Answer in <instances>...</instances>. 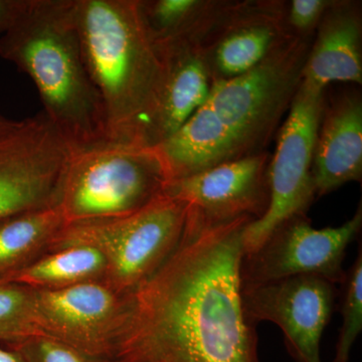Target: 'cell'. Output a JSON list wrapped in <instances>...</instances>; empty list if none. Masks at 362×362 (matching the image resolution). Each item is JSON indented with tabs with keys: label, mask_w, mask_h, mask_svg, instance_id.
Returning <instances> with one entry per match:
<instances>
[{
	"label": "cell",
	"mask_w": 362,
	"mask_h": 362,
	"mask_svg": "<svg viewBox=\"0 0 362 362\" xmlns=\"http://www.w3.org/2000/svg\"><path fill=\"white\" fill-rule=\"evenodd\" d=\"M342 286V325L333 362H349L352 345L362 330V252L359 247L356 261L345 271Z\"/></svg>",
	"instance_id": "ffe728a7"
},
{
	"label": "cell",
	"mask_w": 362,
	"mask_h": 362,
	"mask_svg": "<svg viewBox=\"0 0 362 362\" xmlns=\"http://www.w3.org/2000/svg\"><path fill=\"white\" fill-rule=\"evenodd\" d=\"M0 57L30 76L71 153L109 143L103 102L86 65L76 0H26Z\"/></svg>",
	"instance_id": "3957f363"
},
{
	"label": "cell",
	"mask_w": 362,
	"mask_h": 362,
	"mask_svg": "<svg viewBox=\"0 0 362 362\" xmlns=\"http://www.w3.org/2000/svg\"><path fill=\"white\" fill-rule=\"evenodd\" d=\"M361 175V101L346 97L331 109L317 135L312 162L316 194H329Z\"/></svg>",
	"instance_id": "5bb4252c"
},
{
	"label": "cell",
	"mask_w": 362,
	"mask_h": 362,
	"mask_svg": "<svg viewBox=\"0 0 362 362\" xmlns=\"http://www.w3.org/2000/svg\"><path fill=\"white\" fill-rule=\"evenodd\" d=\"M275 33L269 26L255 25L233 33L218 45L216 64L226 78L252 70L270 54Z\"/></svg>",
	"instance_id": "ac0fdd59"
},
{
	"label": "cell",
	"mask_w": 362,
	"mask_h": 362,
	"mask_svg": "<svg viewBox=\"0 0 362 362\" xmlns=\"http://www.w3.org/2000/svg\"><path fill=\"white\" fill-rule=\"evenodd\" d=\"M26 0H0V40L18 18Z\"/></svg>",
	"instance_id": "603a6c76"
},
{
	"label": "cell",
	"mask_w": 362,
	"mask_h": 362,
	"mask_svg": "<svg viewBox=\"0 0 362 362\" xmlns=\"http://www.w3.org/2000/svg\"><path fill=\"white\" fill-rule=\"evenodd\" d=\"M329 2L325 0H294L290 7V21L300 30L315 25Z\"/></svg>",
	"instance_id": "7402d4cb"
},
{
	"label": "cell",
	"mask_w": 362,
	"mask_h": 362,
	"mask_svg": "<svg viewBox=\"0 0 362 362\" xmlns=\"http://www.w3.org/2000/svg\"><path fill=\"white\" fill-rule=\"evenodd\" d=\"M86 65L103 102L109 143L147 147L165 65L138 0H76Z\"/></svg>",
	"instance_id": "277c9868"
},
{
	"label": "cell",
	"mask_w": 362,
	"mask_h": 362,
	"mask_svg": "<svg viewBox=\"0 0 362 362\" xmlns=\"http://www.w3.org/2000/svg\"><path fill=\"white\" fill-rule=\"evenodd\" d=\"M44 335L35 292L16 283L0 284V341L14 343Z\"/></svg>",
	"instance_id": "d6986e66"
},
{
	"label": "cell",
	"mask_w": 362,
	"mask_h": 362,
	"mask_svg": "<svg viewBox=\"0 0 362 362\" xmlns=\"http://www.w3.org/2000/svg\"><path fill=\"white\" fill-rule=\"evenodd\" d=\"M266 157L225 162L181 180L169 181L163 195L194 207L214 221L258 220L269 206Z\"/></svg>",
	"instance_id": "7c38bea8"
},
{
	"label": "cell",
	"mask_w": 362,
	"mask_h": 362,
	"mask_svg": "<svg viewBox=\"0 0 362 362\" xmlns=\"http://www.w3.org/2000/svg\"><path fill=\"white\" fill-rule=\"evenodd\" d=\"M7 346L18 351L25 362H123L119 359L92 356L54 338L40 335Z\"/></svg>",
	"instance_id": "44dd1931"
},
{
	"label": "cell",
	"mask_w": 362,
	"mask_h": 362,
	"mask_svg": "<svg viewBox=\"0 0 362 362\" xmlns=\"http://www.w3.org/2000/svg\"><path fill=\"white\" fill-rule=\"evenodd\" d=\"M301 82L324 90L332 82L361 84V26L350 13L331 16L309 52Z\"/></svg>",
	"instance_id": "9a60e30c"
},
{
	"label": "cell",
	"mask_w": 362,
	"mask_h": 362,
	"mask_svg": "<svg viewBox=\"0 0 362 362\" xmlns=\"http://www.w3.org/2000/svg\"><path fill=\"white\" fill-rule=\"evenodd\" d=\"M252 221L211 220L188 206L175 251L130 293L129 320L117 359L262 362L240 281L243 235Z\"/></svg>",
	"instance_id": "6da1fadb"
},
{
	"label": "cell",
	"mask_w": 362,
	"mask_h": 362,
	"mask_svg": "<svg viewBox=\"0 0 362 362\" xmlns=\"http://www.w3.org/2000/svg\"><path fill=\"white\" fill-rule=\"evenodd\" d=\"M335 284L317 276H293L242 284L247 318L268 321L284 334L286 349L296 362H322L321 338L334 310Z\"/></svg>",
	"instance_id": "8fae6325"
},
{
	"label": "cell",
	"mask_w": 362,
	"mask_h": 362,
	"mask_svg": "<svg viewBox=\"0 0 362 362\" xmlns=\"http://www.w3.org/2000/svg\"><path fill=\"white\" fill-rule=\"evenodd\" d=\"M306 47L292 40L247 73L214 83L206 103L152 147L168 182L256 156L254 149L271 135L301 84Z\"/></svg>",
	"instance_id": "7a4b0ae2"
},
{
	"label": "cell",
	"mask_w": 362,
	"mask_h": 362,
	"mask_svg": "<svg viewBox=\"0 0 362 362\" xmlns=\"http://www.w3.org/2000/svg\"><path fill=\"white\" fill-rule=\"evenodd\" d=\"M108 273V263L99 250L73 245L45 252L4 283L54 291L86 283L107 282Z\"/></svg>",
	"instance_id": "2e32d148"
},
{
	"label": "cell",
	"mask_w": 362,
	"mask_h": 362,
	"mask_svg": "<svg viewBox=\"0 0 362 362\" xmlns=\"http://www.w3.org/2000/svg\"><path fill=\"white\" fill-rule=\"evenodd\" d=\"M71 154L44 112L0 133V221L58 206Z\"/></svg>",
	"instance_id": "ba28073f"
},
{
	"label": "cell",
	"mask_w": 362,
	"mask_h": 362,
	"mask_svg": "<svg viewBox=\"0 0 362 362\" xmlns=\"http://www.w3.org/2000/svg\"><path fill=\"white\" fill-rule=\"evenodd\" d=\"M187 214V204L162 195L124 218L69 223L52 240L49 252L73 245L96 247L108 263L107 284L117 291L131 293L175 251Z\"/></svg>",
	"instance_id": "8992f818"
},
{
	"label": "cell",
	"mask_w": 362,
	"mask_h": 362,
	"mask_svg": "<svg viewBox=\"0 0 362 362\" xmlns=\"http://www.w3.org/2000/svg\"><path fill=\"white\" fill-rule=\"evenodd\" d=\"M0 362H25V361L18 351L7 346V349L0 347Z\"/></svg>",
	"instance_id": "cb8c5ba5"
},
{
	"label": "cell",
	"mask_w": 362,
	"mask_h": 362,
	"mask_svg": "<svg viewBox=\"0 0 362 362\" xmlns=\"http://www.w3.org/2000/svg\"><path fill=\"white\" fill-rule=\"evenodd\" d=\"M322 94V90L301 82L293 98L269 170V206L261 218L245 228V254L256 251L281 223L304 214L315 197L312 162Z\"/></svg>",
	"instance_id": "52a82bcc"
},
{
	"label": "cell",
	"mask_w": 362,
	"mask_h": 362,
	"mask_svg": "<svg viewBox=\"0 0 362 362\" xmlns=\"http://www.w3.org/2000/svg\"><path fill=\"white\" fill-rule=\"evenodd\" d=\"M18 121L11 120L0 114V133L6 132V131L11 129L16 125Z\"/></svg>",
	"instance_id": "d4e9b609"
},
{
	"label": "cell",
	"mask_w": 362,
	"mask_h": 362,
	"mask_svg": "<svg viewBox=\"0 0 362 362\" xmlns=\"http://www.w3.org/2000/svg\"><path fill=\"white\" fill-rule=\"evenodd\" d=\"M33 292L45 337L92 356L117 359L129 320L130 293L117 291L106 282Z\"/></svg>",
	"instance_id": "30bf717a"
},
{
	"label": "cell",
	"mask_w": 362,
	"mask_h": 362,
	"mask_svg": "<svg viewBox=\"0 0 362 362\" xmlns=\"http://www.w3.org/2000/svg\"><path fill=\"white\" fill-rule=\"evenodd\" d=\"M66 225L59 206L0 221V284L49 252Z\"/></svg>",
	"instance_id": "e0dca14e"
},
{
	"label": "cell",
	"mask_w": 362,
	"mask_h": 362,
	"mask_svg": "<svg viewBox=\"0 0 362 362\" xmlns=\"http://www.w3.org/2000/svg\"><path fill=\"white\" fill-rule=\"evenodd\" d=\"M361 226V206L352 218L337 228L317 230L303 214L293 216L277 226L256 251L244 255L242 284L303 275L340 284L345 275V252Z\"/></svg>",
	"instance_id": "9c48e42d"
},
{
	"label": "cell",
	"mask_w": 362,
	"mask_h": 362,
	"mask_svg": "<svg viewBox=\"0 0 362 362\" xmlns=\"http://www.w3.org/2000/svg\"><path fill=\"white\" fill-rule=\"evenodd\" d=\"M158 49L165 65V80L147 147L157 146L180 129L206 103L211 90L206 65L192 40Z\"/></svg>",
	"instance_id": "4fadbf2b"
},
{
	"label": "cell",
	"mask_w": 362,
	"mask_h": 362,
	"mask_svg": "<svg viewBox=\"0 0 362 362\" xmlns=\"http://www.w3.org/2000/svg\"><path fill=\"white\" fill-rule=\"evenodd\" d=\"M166 182L152 147L106 143L71 154L59 207L66 225L124 218L161 197Z\"/></svg>",
	"instance_id": "5b68a950"
}]
</instances>
